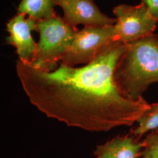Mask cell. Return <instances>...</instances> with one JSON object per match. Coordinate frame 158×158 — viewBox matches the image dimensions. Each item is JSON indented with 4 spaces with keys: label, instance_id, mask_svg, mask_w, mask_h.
Listing matches in <instances>:
<instances>
[{
    "label": "cell",
    "instance_id": "10",
    "mask_svg": "<svg viewBox=\"0 0 158 158\" xmlns=\"http://www.w3.org/2000/svg\"><path fill=\"white\" fill-rule=\"evenodd\" d=\"M138 125L133 131L137 135H142L151 130L158 127V102L150 104L147 111L138 120Z\"/></svg>",
    "mask_w": 158,
    "mask_h": 158
},
{
    "label": "cell",
    "instance_id": "4",
    "mask_svg": "<svg viewBox=\"0 0 158 158\" xmlns=\"http://www.w3.org/2000/svg\"><path fill=\"white\" fill-rule=\"evenodd\" d=\"M114 25L85 27L78 30L72 44L62 57L61 63L74 67L91 62L107 46L115 40Z\"/></svg>",
    "mask_w": 158,
    "mask_h": 158
},
{
    "label": "cell",
    "instance_id": "1",
    "mask_svg": "<svg viewBox=\"0 0 158 158\" xmlns=\"http://www.w3.org/2000/svg\"><path fill=\"white\" fill-rule=\"evenodd\" d=\"M125 48L126 43L115 40L84 66L60 63L52 72L19 59L17 75L32 104L49 118L91 132L131 126L150 104L127 98L115 83L114 70Z\"/></svg>",
    "mask_w": 158,
    "mask_h": 158
},
{
    "label": "cell",
    "instance_id": "5",
    "mask_svg": "<svg viewBox=\"0 0 158 158\" xmlns=\"http://www.w3.org/2000/svg\"><path fill=\"white\" fill-rule=\"evenodd\" d=\"M113 13L117 19L115 40L126 44L152 34L158 22L142 2L136 6L119 5Z\"/></svg>",
    "mask_w": 158,
    "mask_h": 158
},
{
    "label": "cell",
    "instance_id": "3",
    "mask_svg": "<svg viewBox=\"0 0 158 158\" xmlns=\"http://www.w3.org/2000/svg\"><path fill=\"white\" fill-rule=\"evenodd\" d=\"M77 31L58 15L37 21L40 40L36 56L31 64L45 72L56 70L58 63L72 44Z\"/></svg>",
    "mask_w": 158,
    "mask_h": 158
},
{
    "label": "cell",
    "instance_id": "11",
    "mask_svg": "<svg viewBox=\"0 0 158 158\" xmlns=\"http://www.w3.org/2000/svg\"><path fill=\"white\" fill-rule=\"evenodd\" d=\"M142 158H158V131L153 132L143 141Z\"/></svg>",
    "mask_w": 158,
    "mask_h": 158
},
{
    "label": "cell",
    "instance_id": "8",
    "mask_svg": "<svg viewBox=\"0 0 158 158\" xmlns=\"http://www.w3.org/2000/svg\"><path fill=\"white\" fill-rule=\"evenodd\" d=\"M143 142L136 141L131 137H117L98 146L97 158H138L141 154Z\"/></svg>",
    "mask_w": 158,
    "mask_h": 158
},
{
    "label": "cell",
    "instance_id": "7",
    "mask_svg": "<svg viewBox=\"0 0 158 158\" xmlns=\"http://www.w3.org/2000/svg\"><path fill=\"white\" fill-rule=\"evenodd\" d=\"M6 30L10 35L6 43L15 49L19 60L31 64L37 52L38 45L32 36V31H37V21L32 18H25V14H18L6 23Z\"/></svg>",
    "mask_w": 158,
    "mask_h": 158
},
{
    "label": "cell",
    "instance_id": "6",
    "mask_svg": "<svg viewBox=\"0 0 158 158\" xmlns=\"http://www.w3.org/2000/svg\"><path fill=\"white\" fill-rule=\"evenodd\" d=\"M55 3L62 8L64 21L73 27H104L117 22L102 13L93 0H55Z\"/></svg>",
    "mask_w": 158,
    "mask_h": 158
},
{
    "label": "cell",
    "instance_id": "9",
    "mask_svg": "<svg viewBox=\"0 0 158 158\" xmlns=\"http://www.w3.org/2000/svg\"><path fill=\"white\" fill-rule=\"evenodd\" d=\"M55 0H22L17 14L28 15L36 21L46 20L56 16Z\"/></svg>",
    "mask_w": 158,
    "mask_h": 158
},
{
    "label": "cell",
    "instance_id": "2",
    "mask_svg": "<svg viewBox=\"0 0 158 158\" xmlns=\"http://www.w3.org/2000/svg\"><path fill=\"white\" fill-rule=\"evenodd\" d=\"M114 78L127 98L137 102L152 83L158 82V35L151 34L126 44Z\"/></svg>",
    "mask_w": 158,
    "mask_h": 158
},
{
    "label": "cell",
    "instance_id": "12",
    "mask_svg": "<svg viewBox=\"0 0 158 158\" xmlns=\"http://www.w3.org/2000/svg\"><path fill=\"white\" fill-rule=\"evenodd\" d=\"M141 2L158 21V0H141Z\"/></svg>",
    "mask_w": 158,
    "mask_h": 158
}]
</instances>
